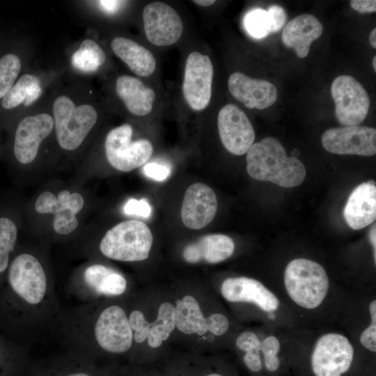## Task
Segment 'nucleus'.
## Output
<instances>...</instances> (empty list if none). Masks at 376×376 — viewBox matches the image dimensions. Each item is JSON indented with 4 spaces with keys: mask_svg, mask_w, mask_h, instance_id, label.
Segmentation results:
<instances>
[{
    "mask_svg": "<svg viewBox=\"0 0 376 376\" xmlns=\"http://www.w3.org/2000/svg\"><path fill=\"white\" fill-rule=\"evenodd\" d=\"M143 22L148 40L157 46H169L181 37L183 26L180 17L168 4L155 1L146 5Z\"/></svg>",
    "mask_w": 376,
    "mask_h": 376,
    "instance_id": "nucleus-14",
    "label": "nucleus"
},
{
    "mask_svg": "<svg viewBox=\"0 0 376 376\" xmlns=\"http://www.w3.org/2000/svg\"><path fill=\"white\" fill-rule=\"evenodd\" d=\"M373 67L374 69V71H376V56H375L373 58Z\"/></svg>",
    "mask_w": 376,
    "mask_h": 376,
    "instance_id": "nucleus-43",
    "label": "nucleus"
},
{
    "mask_svg": "<svg viewBox=\"0 0 376 376\" xmlns=\"http://www.w3.org/2000/svg\"><path fill=\"white\" fill-rule=\"evenodd\" d=\"M56 197L50 191H44L38 197L35 208L40 214L50 213Z\"/></svg>",
    "mask_w": 376,
    "mask_h": 376,
    "instance_id": "nucleus-36",
    "label": "nucleus"
},
{
    "mask_svg": "<svg viewBox=\"0 0 376 376\" xmlns=\"http://www.w3.org/2000/svg\"><path fill=\"white\" fill-rule=\"evenodd\" d=\"M123 211L126 214L148 218L152 212V208L148 201L145 198L136 200L129 199L124 205Z\"/></svg>",
    "mask_w": 376,
    "mask_h": 376,
    "instance_id": "nucleus-33",
    "label": "nucleus"
},
{
    "mask_svg": "<svg viewBox=\"0 0 376 376\" xmlns=\"http://www.w3.org/2000/svg\"><path fill=\"white\" fill-rule=\"evenodd\" d=\"M230 94L249 109H264L272 105L278 97V91L271 82L253 79L235 72L228 80Z\"/></svg>",
    "mask_w": 376,
    "mask_h": 376,
    "instance_id": "nucleus-19",
    "label": "nucleus"
},
{
    "mask_svg": "<svg viewBox=\"0 0 376 376\" xmlns=\"http://www.w3.org/2000/svg\"><path fill=\"white\" fill-rule=\"evenodd\" d=\"M95 336L100 346L107 352L123 353L128 350L132 344L133 334L123 309L116 305L105 308L95 324Z\"/></svg>",
    "mask_w": 376,
    "mask_h": 376,
    "instance_id": "nucleus-15",
    "label": "nucleus"
},
{
    "mask_svg": "<svg viewBox=\"0 0 376 376\" xmlns=\"http://www.w3.org/2000/svg\"><path fill=\"white\" fill-rule=\"evenodd\" d=\"M297 331L310 345V364L315 376H343L350 370L357 345L349 335L334 329L311 334Z\"/></svg>",
    "mask_w": 376,
    "mask_h": 376,
    "instance_id": "nucleus-4",
    "label": "nucleus"
},
{
    "mask_svg": "<svg viewBox=\"0 0 376 376\" xmlns=\"http://www.w3.org/2000/svg\"><path fill=\"white\" fill-rule=\"evenodd\" d=\"M83 206V201L77 194H70L68 190L60 191L51 212L54 214V230L60 235H67L74 231L78 226L76 214Z\"/></svg>",
    "mask_w": 376,
    "mask_h": 376,
    "instance_id": "nucleus-25",
    "label": "nucleus"
},
{
    "mask_svg": "<svg viewBox=\"0 0 376 376\" xmlns=\"http://www.w3.org/2000/svg\"><path fill=\"white\" fill-rule=\"evenodd\" d=\"M56 139L67 150L77 149L95 125L97 113L90 104L75 106L72 100L61 95L53 104Z\"/></svg>",
    "mask_w": 376,
    "mask_h": 376,
    "instance_id": "nucleus-6",
    "label": "nucleus"
},
{
    "mask_svg": "<svg viewBox=\"0 0 376 376\" xmlns=\"http://www.w3.org/2000/svg\"><path fill=\"white\" fill-rule=\"evenodd\" d=\"M343 214L348 226L354 230L362 229L376 218V187L374 181L363 182L350 194Z\"/></svg>",
    "mask_w": 376,
    "mask_h": 376,
    "instance_id": "nucleus-20",
    "label": "nucleus"
},
{
    "mask_svg": "<svg viewBox=\"0 0 376 376\" xmlns=\"http://www.w3.org/2000/svg\"><path fill=\"white\" fill-rule=\"evenodd\" d=\"M153 236L149 227L139 220L124 221L109 229L100 249L106 257L119 261H141L149 257Z\"/></svg>",
    "mask_w": 376,
    "mask_h": 376,
    "instance_id": "nucleus-5",
    "label": "nucleus"
},
{
    "mask_svg": "<svg viewBox=\"0 0 376 376\" xmlns=\"http://www.w3.org/2000/svg\"><path fill=\"white\" fill-rule=\"evenodd\" d=\"M369 41L371 46L375 49L376 48V29H374L371 31L369 36Z\"/></svg>",
    "mask_w": 376,
    "mask_h": 376,
    "instance_id": "nucleus-41",
    "label": "nucleus"
},
{
    "mask_svg": "<svg viewBox=\"0 0 376 376\" xmlns=\"http://www.w3.org/2000/svg\"><path fill=\"white\" fill-rule=\"evenodd\" d=\"M213 75V65L207 55L198 52L189 54L182 88L185 100L191 109L202 111L209 104Z\"/></svg>",
    "mask_w": 376,
    "mask_h": 376,
    "instance_id": "nucleus-10",
    "label": "nucleus"
},
{
    "mask_svg": "<svg viewBox=\"0 0 376 376\" xmlns=\"http://www.w3.org/2000/svg\"><path fill=\"white\" fill-rule=\"evenodd\" d=\"M121 1H99L98 3L101 6L102 8L107 12H114L120 5Z\"/></svg>",
    "mask_w": 376,
    "mask_h": 376,
    "instance_id": "nucleus-38",
    "label": "nucleus"
},
{
    "mask_svg": "<svg viewBox=\"0 0 376 376\" xmlns=\"http://www.w3.org/2000/svg\"><path fill=\"white\" fill-rule=\"evenodd\" d=\"M207 376H223V375H221L220 374H218V373H212V374H210V375H208Z\"/></svg>",
    "mask_w": 376,
    "mask_h": 376,
    "instance_id": "nucleus-44",
    "label": "nucleus"
},
{
    "mask_svg": "<svg viewBox=\"0 0 376 376\" xmlns=\"http://www.w3.org/2000/svg\"><path fill=\"white\" fill-rule=\"evenodd\" d=\"M17 239V228L14 222L7 218H0V276L8 267L10 254Z\"/></svg>",
    "mask_w": 376,
    "mask_h": 376,
    "instance_id": "nucleus-30",
    "label": "nucleus"
},
{
    "mask_svg": "<svg viewBox=\"0 0 376 376\" xmlns=\"http://www.w3.org/2000/svg\"><path fill=\"white\" fill-rule=\"evenodd\" d=\"M235 247L233 240L228 235H207L188 244L183 250L182 257L189 263L205 261L216 264L229 258L233 254Z\"/></svg>",
    "mask_w": 376,
    "mask_h": 376,
    "instance_id": "nucleus-21",
    "label": "nucleus"
},
{
    "mask_svg": "<svg viewBox=\"0 0 376 376\" xmlns=\"http://www.w3.org/2000/svg\"><path fill=\"white\" fill-rule=\"evenodd\" d=\"M260 345V334L253 331H242L235 340L236 347L244 352V363L249 370L253 373H258L263 368Z\"/></svg>",
    "mask_w": 376,
    "mask_h": 376,
    "instance_id": "nucleus-29",
    "label": "nucleus"
},
{
    "mask_svg": "<svg viewBox=\"0 0 376 376\" xmlns=\"http://www.w3.org/2000/svg\"><path fill=\"white\" fill-rule=\"evenodd\" d=\"M322 32L323 26L315 16L303 14L285 25L281 39L285 46L293 49L297 56L303 58L308 54L311 43L318 39Z\"/></svg>",
    "mask_w": 376,
    "mask_h": 376,
    "instance_id": "nucleus-22",
    "label": "nucleus"
},
{
    "mask_svg": "<svg viewBox=\"0 0 376 376\" xmlns=\"http://www.w3.org/2000/svg\"><path fill=\"white\" fill-rule=\"evenodd\" d=\"M42 88L39 78L33 75H22L3 97L1 105L11 109L24 103L29 106L41 95Z\"/></svg>",
    "mask_w": 376,
    "mask_h": 376,
    "instance_id": "nucleus-27",
    "label": "nucleus"
},
{
    "mask_svg": "<svg viewBox=\"0 0 376 376\" xmlns=\"http://www.w3.org/2000/svg\"><path fill=\"white\" fill-rule=\"evenodd\" d=\"M193 2L201 6H210L215 3L214 0H194Z\"/></svg>",
    "mask_w": 376,
    "mask_h": 376,
    "instance_id": "nucleus-40",
    "label": "nucleus"
},
{
    "mask_svg": "<svg viewBox=\"0 0 376 376\" xmlns=\"http://www.w3.org/2000/svg\"><path fill=\"white\" fill-rule=\"evenodd\" d=\"M133 128L123 124L111 130L104 146L108 162L116 169L127 172L145 164L151 157L153 147L147 139L132 141Z\"/></svg>",
    "mask_w": 376,
    "mask_h": 376,
    "instance_id": "nucleus-7",
    "label": "nucleus"
},
{
    "mask_svg": "<svg viewBox=\"0 0 376 376\" xmlns=\"http://www.w3.org/2000/svg\"><path fill=\"white\" fill-rule=\"evenodd\" d=\"M352 8L361 13H375L376 11V1L375 0H352Z\"/></svg>",
    "mask_w": 376,
    "mask_h": 376,
    "instance_id": "nucleus-37",
    "label": "nucleus"
},
{
    "mask_svg": "<svg viewBox=\"0 0 376 376\" xmlns=\"http://www.w3.org/2000/svg\"><path fill=\"white\" fill-rule=\"evenodd\" d=\"M217 210V196L210 187L196 182L187 189L180 212L187 228L199 230L205 227L213 220Z\"/></svg>",
    "mask_w": 376,
    "mask_h": 376,
    "instance_id": "nucleus-16",
    "label": "nucleus"
},
{
    "mask_svg": "<svg viewBox=\"0 0 376 376\" xmlns=\"http://www.w3.org/2000/svg\"><path fill=\"white\" fill-rule=\"evenodd\" d=\"M143 170L146 176L156 181H163L171 174L169 166L156 162L146 164Z\"/></svg>",
    "mask_w": 376,
    "mask_h": 376,
    "instance_id": "nucleus-34",
    "label": "nucleus"
},
{
    "mask_svg": "<svg viewBox=\"0 0 376 376\" xmlns=\"http://www.w3.org/2000/svg\"><path fill=\"white\" fill-rule=\"evenodd\" d=\"M67 376H90L86 373H74V374H71V375H67Z\"/></svg>",
    "mask_w": 376,
    "mask_h": 376,
    "instance_id": "nucleus-42",
    "label": "nucleus"
},
{
    "mask_svg": "<svg viewBox=\"0 0 376 376\" xmlns=\"http://www.w3.org/2000/svg\"><path fill=\"white\" fill-rule=\"evenodd\" d=\"M220 292L228 302L253 306L266 327L283 331L299 328L295 315L276 289L256 279L247 276L227 278L222 282Z\"/></svg>",
    "mask_w": 376,
    "mask_h": 376,
    "instance_id": "nucleus-2",
    "label": "nucleus"
},
{
    "mask_svg": "<svg viewBox=\"0 0 376 376\" xmlns=\"http://www.w3.org/2000/svg\"><path fill=\"white\" fill-rule=\"evenodd\" d=\"M322 144L334 154L373 156L376 153V130L361 125L331 128L323 133Z\"/></svg>",
    "mask_w": 376,
    "mask_h": 376,
    "instance_id": "nucleus-11",
    "label": "nucleus"
},
{
    "mask_svg": "<svg viewBox=\"0 0 376 376\" xmlns=\"http://www.w3.org/2000/svg\"><path fill=\"white\" fill-rule=\"evenodd\" d=\"M134 340L141 343L146 339L152 348L159 347L166 340L175 328V308L169 302L162 303L158 309L157 319L148 322L139 311H132L128 318Z\"/></svg>",
    "mask_w": 376,
    "mask_h": 376,
    "instance_id": "nucleus-18",
    "label": "nucleus"
},
{
    "mask_svg": "<svg viewBox=\"0 0 376 376\" xmlns=\"http://www.w3.org/2000/svg\"><path fill=\"white\" fill-rule=\"evenodd\" d=\"M331 93L335 104V115L341 125L356 126L364 120L370 99L363 86L353 77H337L332 82Z\"/></svg>",
    "mask_w": 376,
    "mask_h": 376,
    "instance_id": "nucleus-8",
    "label": "nucleus"
},
{
    "mask_svg": "<svg viewBox=\"0 0 376 376\" xmlns=\"http://www.w3.org/2000/svg\"><path fill=\"white\" fill-rule=\"evenodd\" d=\"M217 127L225 148L235 155L247 152L255 140V131L245 113L233 104L224 105L219 111Z\"/></svg>",
    "mask_w": 376,
    "mask_h": 376,
    "instance_id": "nucleus-12",
    "label": "nucleus"
},
{
    "mask_svg": "<svg viewBox=\"0 0 376 376\" xmlns=\"http://www.w3.org/2000/svg\"><path fill=\"white\" fill-rule=\"evenodd\" d=\"M246 171L252 178L271 182L283 187L299 185L306 168L297 158L288 157L282 144L268 136L253 143L246 152Z\"/></svg>",
    "mask_w": 376,
    "mask_h": 376,
    "instance_id": "nucleus-3",
    "label": "nucleus"
},
{
    "mask_svg": "<svg viewBox=\"0 0 376 376\" xmlns=\"http://www.w3.org/2000/svg\"><path fill=\"white\" fill-rule=\"evenodd\" d=\"M175 327L185 334L204 335L209 331L215 336L226 334L230 328L228 318L215 313L205 318L198 301L191 295L176 301Z\"/></svg>",
    "mask_w": 376,
    "mask_h": 376,
    "instance_id": "nucleus-13",
    "label": "nucleus"
},
{
    "mask_svg": "<svg viewBox=\"0 0 376 376\" xmlns=\"http://www.w3.org/2000/svg\"><path fill=\"white\" fill-rule=\"evenodd\" d=\"M272 22V33H276L285 25L287 15L280 6H271L267 10Z\"/></svg>",
    "mask_w": 376,
    "mask_h": 376,
    "instance_id": "nucleus-35",
    "label": "nucleus"
},
{
    "mask_svg": "<svg viewBox=\"0 0 376 376\" xmlns=\"http://www.w3.org/2000/svg\"><path fill=\"white\" fill-rule=\"evenodd\" d=\"M116 91L127 110L136 116H146L152 110L155 93L138 78L122 75L116 81Z\"/></svg>",
    "mask_w": 376,
    "mask_h": 376,
    "instance_id": "nucleus-23",
    "label": "nucleus"
},
{
    "mask_svg": "<svg viewBox=\"0 0 376 376\" xmlns=\"http://www.w3.org/2000/svg\"><path fill=\"white\" fill-rule=\"evenodd\" d=\"M376 227L375 224L370 228L369 240L373 249L376 250Z\"/></svg>",
    "mask_w": 376,
    "mask_h": 376,
    "instance_id": "nucleus-39",
    "label": "nucleus"
},
{
    "mask_svg": "<svg viewBox=\"0 0 376 376\" xmlns=\"http://www.w3.org/2000/svg\"><path fill=\"white\" fill-rule=\"evenodd\" d=\"M244 26L252 38L261 39L272 33V22L267 10L256 8L247 12L244 17Z\"/></svg>",
    "mask_w": 376,
    "mask_h": 376,
    "instance_id": "nucleus-31",
    "label": "nucleus"
},
{
    "mask_svg": "<svg viewBox=\"0 0 376 376\" xmlns=\"http://www.w3.org/2000/svg\"><path fill=\"white\" fill-rule=\"evenodd\" d=\"M54 121L47 113H39L24 118L18 125L13 150L22 164L32 162L38 155L40 145L52 131Z\"/></svg>",
    "mask_w": 376,
    "mask_h": 376,
    "instance_id": "nucleus-17",
    "label": "nucleus"
},
{
    "mask_svg": "<svg viewBox=\"0 0 376 376\" xmlns=\"http://www.w3.org/2000/svg\"><path fill=\"white\" fill-rule=\"evenodd\" d=\"M299 325L306 317H319L327 309H340L339 296L322 265L306 258H296L285 267L282 285L276 289Z\"/></svg>",
    "mask_w": 376,
    "mask_h": 376,
    "instance_id": "nucleus-1",
    "label": "nucleus"
},
{
    "mask_svg": "<svg viewBox=\"0 0 376 376\" xmlns=\"http://www.w3.org/2000/svg\"><path fill=\"white\" fill-rule=\"evenodd\" d=\"M106 55L102 47L94 40H84L72 56L73 67L83 72H93L105 62Z\"/></svg>",
    "mask_w": 376,
    "mask_h": 376,
    "instance_id": "nucleus-28",
    "label": "nucleus"
},
{
    "mask_svg": "<svg viewBox=\"0 0 376 376\" xmlns=\"http://www.w3.org/2000/svg\"><path fill=\"white\" fill-rule=\"evenodd\" d=\"M113 52L136 75H151L156 68L152 54L136 42L124 37H116L111 42Z\"/></svg>",
    "mask_w": 376,
    "mask_h": 376,
    "instance_id": "nucleus-24",
    "label": "nucleus"
},
{
    "mask_svg": "<svg viewBox=\"0 0 376 376\" xmlns=\"http://www.w3.org/2000/svg\"><path fill=\"white\" fill-rule=\"evenodd\" d=\"M21 69L19 58L8 54L0 58V98L13 87Z\"/></svg>",
    "mask_w": 376,
    "mask_h": 376,
    "instance_id": "nucleus-32",
    "label": "nucleus"
},
{
    "mask_svg": "<svg viewBox=\"0 0 376 376\" xmlns=\"http://www.w3.org/2000/svg\"><path fill=\"white\" fill-rule=\"evenodd\" d=\"M8 283L15 295L31 304H37L44 298L47 289L45 271L33 256L22 253L10 263Z\"/></svg>",
    "mask_w": 376,
    "mask_h": 376,
    "instance_id": "nucleus-9",
    "label": "nucleus"
},
{
    "mask_svg": "<svg viewBox=\"0 0 376 376\" xmlns=\"http://www.w3.org/2000/svg\"><path fill=\"white\" fill-rule=\"evenodd\" d=\"M84 279L91 288L104 295H120L127 287L126 280L120 274L102 265L87 267Z\"/></svg>",
    "mask_w": 376,
    "mask_h": 376,
    "instance_id": "nucleus-26",
    "label": "nucleus"
}]
</instances>
